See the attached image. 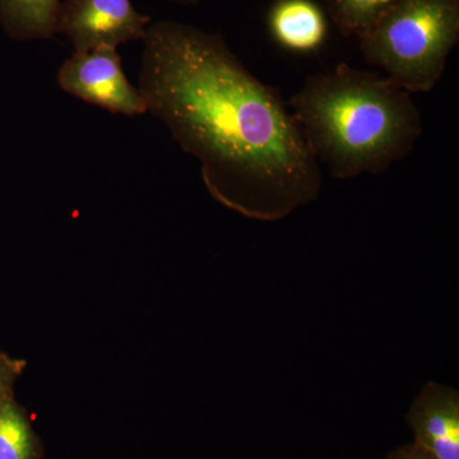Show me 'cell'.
<instances>
[{"instance_id":"cell-1","label":"cell","mask_w":459,"mask_h":459,"mask_svg":"<svg viewBox=\"0 0 459 459\" xmlns=\"http://www.w3.org/2000/svg\"><path fill=\"white\" fill-rule=\"evenodd\" d=\"M138 89L147 113L198 160L205 188L223 207L273 222L318 199L322 170L294 115L221 36L151 23Z\"/></svg>"},{"instance_id":"cell-2","label":"cell","mask_w":459,"mask_h":459,"mask_svg":"<svg viewBox=\"0 0 459 459\" xmlns=\"http://www.w3.org/2000/svg\"><path fill=\"white\" fill-rule=\"evenodd\" d=\"M290 108L316 162L340 180L385 172L422 134L412 93L344 63L307 78Z\"/></svg>"},{"instance_id":"cell-3","label":"cell","mask_w":459,"mask_h":459,"mask_svg":"<svg viewBox=\"0 0 459 459\" xmlns=\"http://www.w3.org/2000/svg\"><path fill=\"white\" fill-rule=\"evenodd\" d=\"M360 40L365 60L410 93L430 92L459 40V0H398Z\"/></svg>"},{"instance_id":"cell-4","label":"cell","mask_w":459,"mask_h":459,"mask_svg":"<svg viewBox=\"0 0 459 459\" xmlns=\"http://www.w3.org/2000/svg\"><path fill=\"white\" fill-rule=\"evenodd\" d=\"M151 23V17L140 13L131 0H62L56 35H65L74 53L117 49L143 40Z\"/></svg>"},{"instance_id":"cell-5","label":"cell","mask_w":459,"mask_h":459,"mask_svg":"<svg viewBox=\"0 0 459 459\" xmlns=\"http://www.w3.org/2000/svg\"><path fill=\"white\" fill-rule=\"evenodd\" d=\"M60 89L87 104L111 114L141 117L147 114L140 89L129 82L117 49L74 53L56 74Z\"/></svg>"},{"instance_id":"cell-6","label":"cell","mask_w":459,"mask_h":459,"mask_svg":"<svg viewBox=\"0 0 459 459\" xmlns=\"http://www.w3.org/2000/svg\"><path fill=\"white\" fill-rule=\"evenodd\" d=\"M406 422L413 443L435 459H459V392L429 382L411 403Z\"/></svg>"},{"instance_id":"cell-7","label":"cell","mask_w":459,"mask_h":459,"mask_svg":"<svg viewBox=\"0 0 459 459\" xmlns=\"http://www.w3.org/2000/svg\"><path fill=\"white\" fill-rule=\"evenodd\" d=\"M268 29L281 48L294 53H313L327 39L325 12L314 0H276Z\"/></svg>"},{"instance_id":"cell-8","label":"cell","mask_w":459,"mask_h":459,"mask_svg":"<svg viewBox=\"0 0 459 459\" xmlns=\"http://www.w3.org/2000/svg\"><path fill=\"white\" fill-rule=\"evenodd\" d=\"M62 0H0V25L17 41L48 40L56 35Z\"/></svg>"},{"instance_id":"cell-9","label":"cell","mask_w":459,"mask_h":459,"mask_svg":"<svg viewBox=\"0 0 459 459\" xmlns=\"http://www.w3.org/2000/svg\"><path fill=\"white\" fill-rule=\"evenodd\" d=\"M0 459H44L40 437L14 395L0 402Z\"/></svg>"},{"instance_id":"cell-10","label":"cell","mask_w":459,"mask_h":459,"mask_svg":"<svg viewBox=\"0 0 459 459\" xmlns=\"http://www.w3.org/2000/svg\"><path fill=\"white\" fill-rule=\"evenodd\" d=\"M398 0H325L338 31L360 39L385 17Z\"/></svg>"},{"instance_id":"cell-11","label":"cell","mask_w":459,"mask_h":459,"mask_svg":"<svg viewBox=\"0 0 459 459\" xmlns=\"http://www.w3.org/2000/svg\"><path fill=\"white\" fill-rule=\"evenodd\" d=\"M27 362L23 359L13 358L0 352V402L14 395V385L26 370Z\"/></svg>"},{"instance_id":"cell-12","label":"cell","mask_w":459,"mask_h":459,"mask_svg":"<svg viewBox=\"0 0 459 459\" xmlns=\"http://www.w3.org/2000/svg\"><path fill=\"white\" fill-rule=\"evenodd\" d=\"M385 459H435L415 443L404 444L394 449Z\"/></svg>"},{"instance_id":"cell-13","label":"cell","mask_w":459,"mask_h":459,"mask_svg":"<svg viewBox=\"0 0 459 459\" xmlns=\"http://www.w3.org/2000/svg\"><path fill=\"white\" fill-rule=\"evenodd\" d=\"M170 2L178 3V4L183 5H195L198 3L204 2V0H170Z\"/></svg>"}]
</instances>
